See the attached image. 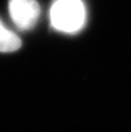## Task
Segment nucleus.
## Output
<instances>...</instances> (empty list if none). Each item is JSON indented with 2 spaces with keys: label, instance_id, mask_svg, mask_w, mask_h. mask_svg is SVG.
<instances>
[{
  "label": "nucleus",
  "instance_id": "obj_1",
  "mask_svg": "<svg viewBox=\"0 0 131 132\" xmlns=\"http://www.w3.org/2000/svg\"><path fill=\"white\" fill-rule=\"evenodd\" d=\"M52 26L62 32L75 33L86 21V8L81 0H56L50 10Z\"/></svg>",
  "mask_w": 131,
  "mask_h": 132
},
{
  "label": "nucleus",
  "instance_id": "obj_2",
  "mask_svg": "<svg viewBox=\"0 0 131 132\" xmlns=\"http://www.w3.org/2000/svg\"><path fill=\"white\" fill-rule=\"evenodd\" d=\"M8 9L11 20L21 30L33 28L40 14L36 0H9Z\"/></svg>",
  "mask_w": 131,
  "mask_h": 132
},
{
  "label": "nucleus",
  "instance_id": "obj_3",
  "mask_svg": "<svg viewBox=\"0 0 131 132\" xmlns=\"http://www.w3.org/2000/svg\"><path fill=\"white\" fill-rule=\"evenodd\" d=\"M22 41L12 31L6 29L0 20V52L9 53L20 48Z\"/></svg>",
  "mask_w": 131,
  "mask_h": 132
}]
</instances>
